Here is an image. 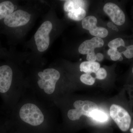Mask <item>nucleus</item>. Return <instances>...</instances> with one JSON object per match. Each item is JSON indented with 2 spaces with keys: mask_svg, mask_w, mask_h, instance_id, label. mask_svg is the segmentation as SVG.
Segmentation results:
<instances>
[{
  "mask_svg": "<svg viewBox=\"0 0 133 133\" xmlns=\"http://www.w3.org/2000/svg\"><path fill=\"white\" fill-rule=\"evenodd\" d=\"M19 116L22 121L31 126L40 125L44 121V116L41 109L31 103H26L22 107Z\"/></svg>",
  "mask_w": 133,
  "mask_h": 133,
  "instance_id": "1",
  "label": "nucleus"
},
{
  "mask_svg": "<svg viewBox=\"0 0 133 133\" xmlns=\"http://www.w3.org/2000/svg\"><path fill=\"white\" fill-rule=\"evenodd\" d=\"M41 79L37 81L38 87L47 94H52L55 92L56 84L59 80V72L54 69H47L38 73Z\"/></svg>",
  "mask_w": 133,
  "mask_h": 133,
  "instance_id": "2",
  "label": "nucleus"
},
{
  "mask_svg": "<svg viewBox=\"0 0 133 133\" xmlns=\"http://www.w3.org/2000/svg\"><path fill=\"white\" fill-rule=\"evenodd\" d=\"M73 105L75 109H70L67 113L68 118L72 121L78 120L82 115L90 117L92 111L98 109L97 105L90 101L77 100L74 102Z\"/></svg>",
  "mask_w": 133,
  "mask_h": 133,
  "instance_id": "3",
  "label": "nucleus"
},
{
  "mask_svg": "<svg viewBox=\"0 0 133 133\" xmlns=\"http://www.w3.org/2000/svg\"><path fill=\"white\" fill-rule=\"evenodd\" d=\"M110 115L120 129L123 131L128 130L131 118L128 112L120 106L113 104L110 108Z\"/></svg>",
  "mask_w": 133,
  "mask_h": 133,
  "instance_id": "4",
  "label": "nucleus"
},
{
  "mask_svg": "<svg viewBox=\"0 0 133 133\" xmlns=\"http://www.w3.org/2000/svg\"><path fill=\"white\" fill-rule=\"evenodd\" d=\"M52 23L47 21L41 25L35 35V39L37 49L43 52L49 48L50 44L49 34L52 30Z\"/></svg>",
  "mask_w": 133,
  "mask_h": 133,
  "instance_id": "5",
  "label": "nucleus"
},
{
  "mask_svg": "<svg viewBox=\"0 0 133 133\" xmlns=\"http://www.w3.org/2000/svg\"><path fill=\"white\" fill-rule=\"evenodd\" d=\"M30 15L22 10L15 11L4 19L5 25L10 28H16L27 24L30 19Z\"/></svg>",
  "mask_w": 133,
  "mask_h": 133,
  "instance_id": "6",
  "label": "nucleus"
},
{
  "mask_svg": "<svg viewBox=\"0 0 133 133\" xmlns=\"http://www.w3.org/2000/svg\"><path fill=\"white\" fill-rule=\"evenodd\" d=\"M103 10L110 17L112 22L116 25L121 26L125 23V14L116 4L111 2L107 3L104 6Z\"/></svg>",
  "mask_w": 133,
  "mask_h": 133,
  "instance_id": "7",
  "label": "nucleus"
},
{
  "mask_svg": "<svg viewBox=\"0 0 133 133\" xmlns=\"http://www.w3.org/2000/svg\"><path fill=\"white\" fill-rule=\"evenodd\" d=\"M13 71L6 65L0 66V93H5L9 90L12 84Z\"/></svg>",
  "mask_w": 133,
  "mask_h": 133,
  "instance_id": "8",
  "label": "nucleus"
},
{
  "mask_svg": "<svg viewBox=\"0 0 133 133\" xmlns=\"http://www.w3.org/2000/svg\"><path fill=\"white\" fill-rule=\"evenodd\" d=\"M104 45L102 38L95 37L82 43L79 47L78 51L82 55H87L88 52L95 51V48H101Z\"/></svg>",
  "mask_w": 133,
  "mask_h": 133,
  "instance_id": "9",
  "label": "nucleus"
},
{
  "mask_svg": "<svg viewBox=\"0 0 133 133\" xmlns=\"http://www.w3.org/2000/svg\"><path fill=\"white\" fill-rule=\"evenodd\" d=\"M14 10V5L11 2L5 1L0 3V20L11 14Z\"/></svg>",
  "mask_w": 133,
  "mask_h": 133,
  "instance_id": "10",
  "label": "nucleus"
},
{
  "mask_svg": "<svg viewBox=\"0 0 133 133\" xmlns=\"http://www.w3.org/2000/svg\"><path fill=\"white\" fill-rule=\"evenodd\" d=\"M79 68L80 71L84 72L85 73H95L100 68V65L99 63L96 62L85 61L81 63Z\"/></svg>",
  "mask_w": 133,
  "mask_h": 133,
  "instance_id": "11",
  "label": "nucleus"
},
{
  "mask_svg": "<svg viewBox=\"0 0 133 133\" xmlns=\"http://www.w3.org/2000/svg\"><path fill=\"white\" fill-rule=\"evenodd\" d=\"M85 5L84 1L79 0H69L65 1L64 5V9L65 12H69L79 8L84 9Z\"/></svg>",
  "mask_w": 133,
  "mask_h": 133,
  "instance_id": "12",
  "label": "nucleus"
},
{
  "mask_svg": "<svg viewBox=\"0 0 133 133\" xmlns=\"http://www.w3.org/2000/svg\"><path fill=\"white\" fill-rule=\"evenodd\" d=\"M97 19L93 16H90L85 17L82 20V26L83 29L90 31L97 26Z\"/></svg>",
  "mask_w": 133,
  "mask_h": 133,
  "instance_id": "13",
  "label": "nucleus"
},
{
  "mask_svg": "<svg viewBox=\"0 0 133 133\" xmlns=\"http://www.w3.org/2000/svg\"><path fill=\"white\" fill-rule=\"evenodd\" d=\"M86 12L83 8H79L68 12V16L70 19L75 21L83 20L85 17Z\"/></svg>",
  "mask_w": 133,
  "mask_h": 133,
  "instance_id": "14",
  "label": "nucleus"
},
{
  "mask_svg": "<svg viewBox=\"0 0 133 133\" xmlns=\"http://www.w3.org/2000/svg\"><path fill=\"white\" fill-rule=\"evenodd\" d=\"M90 34L95 37L105 38L108 35V31L104 28L96 26L94 28L89 31Z\"/></svg>",
  "mask_w": 133,
  "mask_h": 133,
  "instance_id": "15",
  "label": "nucleus"
},
{
  "mask_svg": "<svg viewBox=\"0 0 133 133\" xmlns=\"http://www.w3.org/2000/svg\"><path fill=\"white\" fill-rule=\"evenodd\" d=\"M90 118L97 121L104 122L107 120L108 116L104 112L99 109L94 110L91 113Z\"/></svg>",
  "mask_w": 133,
  "mask_h": 133,
  "instance_id": "16",
  "label": "nucleus"
},
{
  "mask_svg": "<svg viewBox=\"0 0 133 133\" xmlns=\"http://www.w3.org/2000/svg\"><path fill=\"white\" fill-rule=\"evenodd\" d=\"M108 47L110 49H118L121 46H125V43L123 39L121 38H117L110 41L108 44Z\"/></svg>",
  "mask_w": 133,
  "mask_h": 133,
  "instance_id": "17",
  "label": "nucleus"
},
{
  "mask_svg": "<svg viewBox=\"0 0 133 133\" xmlns=\"http://www.w3.org/2000/svg\"><path fill=\"white\" fill-rule=\"evenodd\" d=\"M80 79L82 83L89 85H93L95 81V78L91 76L90 74L88 73L82 74L80 77Z\"/></svg>",
  "mask_w": 133,
  "mask_h": 133,
  "instance_id": "18",
  "label": "nucleus"
},
{
  "mask_svg": "<svg viewBox=\"0 0 133 133\" xmlns=\"http://www.w3.org/2000/svg\"><path fill=\"white\" fill-rule=\"evenodd\" d=\"M96 78L100 80L104 79L107 76V72L103 68H100L95 73Z\"/></svg>",
  "mask_w": 133,
  "mask_h": 133,
  "instance_id": "19",
  "label": "nucleus"
},
{
  "mask_svg": "<svg viewBox=\"0 0 133 133\" xmlns=\"http://www.w3.org/2000/svg\"><path fill=\"white\" fill-rule=\"evenodd\" d=\"M125 57L128 59L133 58V45L126 47V50L121 52Z\"/></svg>",
  "mask_w": 133,
  "mask_h": 133,
  "instance_id": "20",
  "label": "nucleus"
},
{
  "mask_svg": "<svg viewBox=\"0 0 133 133\" xmlns=\"http://www.w3.org/2000/svg\"><path fill=\"white\" fill-rule=\"evenodd\" d=\"M87 59L88 62H95L96 61V54L95 51L88 52L87 56Z\"/></svg>",
  "mask_w": 133,
  "mask_h": 133,
  "instance_id": "21",
  "label": "nucleus"
},
{
  "mask_svg": "<svg viewBox=\"0 0 133 133\" xmlns=\"http://www.w3.org/2000/svg\"><path fill=\"white\" fill-rule=\"evenodd\" d=\"M122 56V53L117 51L113 55L110 56L111 59L113 61H116L119 60Z\"/></svg>",
  "mask_w": 133,
  "mask_h": 133,
  "instance_id": "22",
  "label": "nucleus"
},
{
  "mask_svg": "<svg viewBox=\"0 0 133 133\" xmlns=\"http://www.w3.org/2000/svg\"><path fill=\"white\" fill-rule=\"evenodd\" d=\"M96 60L99 61V62H101L103 60L104 58V55L101 53H97L96 55Z\"/></svg>",
  "mask_w": 133,
  "mask_h": 133,
  "instance_id": "23",
  "label": "nucleus"
},
{
  "mask_svg": "<svg viewBox=\"0 0 133 133\" xmlns=\"http://www.w3.org/2000/svg\"><path fill=\"white\" fill-rule=\"evenodd\" d=\"M117 51H118V49H109L108 50V54L109 56H111V55H113V54L115 53Z\"/></svg>",
  "mask_w": 133,
  "mask_h": 133,
  "instance_id": "24",
  "label": "nucleus"
},
{
  "mask_svg": "<svg viewBox=\"0 0 133 133\" xmlns=\"http://www.w3.org/2000/svg\"><path fill=\"white\" fill-rule=\"evenodd\" d=\"M114 24H113L111 22H109L107 23V26L108 27H109V28H112V27L114 26Z\"/></svg>",
  "mask_w": 133,
  "mask_h": 133,
  "instance_id": "25",
  "label": "nucleus"
},
{
  "mask_svg": "<svg viewBox=\"0 0 133 133\" xmlns=\"http://www.w3.org/2000/svg\"><path fill=\"white\" fill-rule=\"evenodd\" d=\"M112 29L113 30H115V31H118V29H117V27L116 26H114H114L112 27Z\"/></svg>",
  "mask_w": 133,
  "mask_h": 133,
  "instance_id": "26",
  "label": "nucleus"
},
{
  "mask_svg": "<svg viewBox=\"0 0 133 133\" xmlns=\"http://www.w3.org/2000/svg\"><path fill=\"white\" fill-rule=\"evenodd\" d=\"M123 58L122 57V56H121V57L119 59V61H122V60H123Z\"/></svg>",
  "mask_w": 133,
  "mask_h": 133,
  "instance_id": "27",
  "label": "nucleus"
},
{
  "mask_svg": "<svg viewBox=\"0 0 133 133\" xmlns=\"http://www.w3.org/2000/svg\"><path fill=\"white\" fill-rule=\"evenodd\" d=\"M131 132L132 133H133V128L131 129Z\"/></svg>",
  "mask_w": 133,
  "mask_h": 133,
  "instance_id": "28",
  "label": "nucleus"
},
{
  "mask_svg": "<svg viewBox=\"0 0 133 133\" xmlns=\"http://www.w3.org/2000/svg\"><path fill=\"white\" fill-rule=\"evenodd\" d=\"M132 72H133V68H132Z\"/></svg>",
  "mask_w": 133,
  "mask_h": 133,
  "instance_id": "29",
  "label": "nucleus"
}]
</instances>
